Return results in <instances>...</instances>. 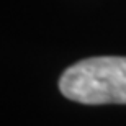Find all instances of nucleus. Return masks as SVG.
I'll list each match as a JSON object with an SVG mask.
<instances>
[{
    "label": "nucleus",
    "mask_w": 126,
    "mask_h": 126,
    "mask_svg": "<svg viewBox=\"0 0 126 126\" xmlns=\"http://www.w3.org/2000/svg\"><path fill=\"white\" fill-rule=\"evenodd\" d=\"M59 89L65 98L85 105H126V57L82 59L64 70Z\"/></svg>",
    "instance_id": "obj_1"
}]
</instances>
